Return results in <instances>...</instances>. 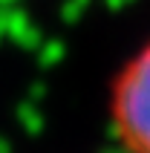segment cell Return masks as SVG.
I'll list each match as a JSON object with an SVG mask.
<instances>
[{
  "mask_svg": "<svg viewBox=\"0 0 150 153\" xmlns=\"http://www.w3.org/2000/svg\"><path fill=\"white\" fill-rule=\"evenodd\" d=\"M113 124L130 153H150V43L127 61L116 78Z\"/></svg>",
  "mask_w": 150,
  "mask_h": 153,
  "instance_id": "6da1fadb",
  "label": "cell"
}]
</instances>
